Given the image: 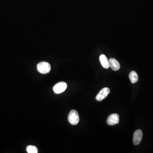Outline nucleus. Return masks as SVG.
<instances>
[{"instance_id":"nucleus-1","label":"nucleus","mask_w":153,"mask_h":153,"mask_svg":"<svg viewBox=\"0 0 153 153\" xmlns=\"http://www.w3.org/2000/svg\"><path fill=\"white\" fill-rule=\"evenodd\" d=\"M51 69L50 64L46 62L40 63L37 65V70L41 74H47L50 72Z\"/></svg>"},{"instance_id":"nucleus-2","label":"nucleus","mask_w":153,"mask_h":153,"mask_svg":"<svg viewBox=\"0 0 153 153\" xmlns=\"http://www.w3.org/2000/svg\"><path fill=\"white\" fill-rule=\"evenodd\" d=\"M68 121L72 125H77L79 122L80 118L78 113L76 111H71L68 116Z\"/></svg>"},{"instance_id":"nucleus-3","label":"nucleus","mask_w":153,"mask_h":153,"mask_svg":"<svg viewBox=\"0 0 153 153\" xmlns=\"http://www.w3.org/2000/svg\"><path fill=\"white\" fill-rule=\"evenodd\" d=\"M120 121L119 115L117 114H113L111 115L108 117L107 123L109 125H114L117 124Z\"/></svg>"},{"instance_id":"nucleus-4","label":"nucleus","mask_w":153,"mask_h":153,"mask_svg":"<svg viewBox=\"0 0 153 153\" xmlns=\"http://www.w3.org/2000/svg\"><path fill=\"white\" fill-rule=\"evenodd\" d=\"M110 89L107 87L104 88L101 90L96 97V99L98 101H101L107 97L110 93Z\"/></svg>"},{"instance_id":"nucleus-5","label":"nucleus","mask_w":153,"mask_h":153,"mask_svg":"<svg viewBox=\"0 0 153 153\" xmlns=\"http://www.w3.org/2000/svg\"><path fill=\"white\" fill-rule=\"evenodd\" d=\"M67 86V84L65 82H61L57 83L54 86V92L58 94L61 93L66 90Z\"/></svg>"},{"instance_id":"nucleus-6","label":"nucleus","mask_w":153,"mask_h":153,"mask_svg":"<svg viewBox=\"0 0 153 153\" xmlns=\"http://www.w3.org/2000/svg\"><path fill=\"white\" fill-rule=\"evenodd\" d=\"M143 133L141 130L136 131L133 133V143L134 145H139L142 141Z\"/></svg>"},{"instance_id":"nucleus-7","label":"nucleus","mask_w":153,"mask_h":153,"mask_svg":"<svg viewBox=\"0 0 153 153\" xmlns=\"http://www.w3.org/2000/svg\"><path fill=\"white\" fill-rule=\"evenodd\" d=\"M110 67L114 71H118L120 69V65L119 62L115 58H110L109 60Z\"/></svg>"},{"instance_id":"nucleus-8","label":"nucleus","mask_w":153,"mask_h":153,"mask_svg":"<svg viewBox=\"0 0 153 153\" xmlns=\"http://www.w3.org/2000/svg\"><path fill=\"white\" fill-rule=\"evenodd\" d=\"M100 61L102 66L103 68L106 69L109 68L110 67L109 61L105 55H101L100 56Z\"/></svg>"},{"instance_id":"nucleus-9","label":"nucleus","mask_w":153,"mask_h":153,"mask_svg":"<svg viewBox=\"0 0 153 153\" xmlns=\"http://www.w3.org/2000/svg\"><path fill=\"white\" fill-rule=\"evenodd\" d=\"M129 78L132 84H135L138 80V76L137 72L135 71H131L130 72L129 75Z\"/></svg>"},{"instance_id":"nucleus-10","label":"nucleus","mask_w":153,"mask_h":153,"mask_svg":"<svg viewBox=\"0 0 153 153\" xmlns=\"http://www.w3.org/2000/svg\"><path fill=\"white\" fill-rule=\"evenodd\" d=\"M26 151L28 153H37L38 152V149L34 146H29L26 148Z\"/></svg>"}]
</instances>
